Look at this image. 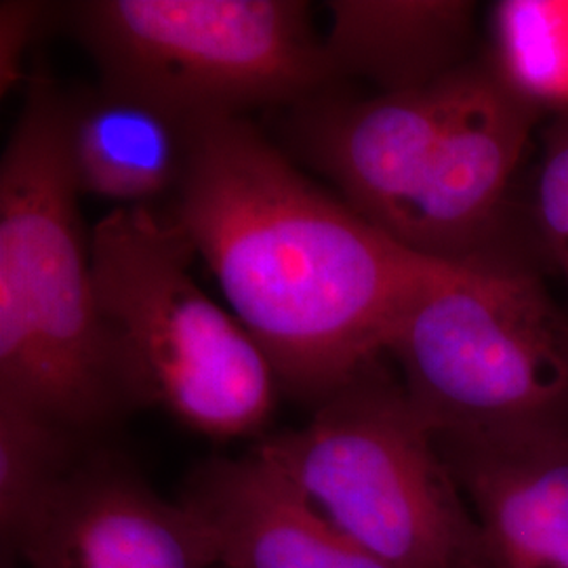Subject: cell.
Listing matches in <instances>:
<instances>
[{
  "label": "cell",
  "instance_id": "8992f818",
  "mask_svg": "<svg viewBox=\"0 0 568 568\" xmlns=\"http://www.w3.org/2000/svg\"><path fill=\"white\" fill-rule=\"evenodd\" d=\"M70 13L102 81L187 119L297 105L335 81L300 0H89Z\"/></svg>",
  "mask_w": 568,
  "mask_h": 568
},
{
  "label": "cell",
  "instance_id": "277c9868",
  "mask_svg": "<svg viewBox=\"0 0 568 568\" xmlns=\"http://www.w3.org/2000/svg\"><path fill=\"white\" fill-rule=\"evenodd\" d=\"M253 450L394 568H490L432 429L377 363L316 406L304 427L265 436Z\"/></svg>",
  "mask_w": 568,
  "mask_h": 568
},
{
  "label": "cell",
  "instance_id": "9a60e30c",
  "mask_svg": "<svg viewBox=\"0 0 568 568\" xmlns=\"http://www.w3.org/2000/svg\"><path fill=\"white\" fill-rule=\"evenodd\" d=\"M490 34V70L514 95L537 110H568V2H497Z\"/></svg>",
  "mask_w": 568,
  "mask_h": 568
},
{
  "label": "cell",
  "instance_id": "7c38bea8",
  "mask_svg": "<svg viewBox=\"0 0 568 568\" xmlns=\"http://www.w3.org/2000/svg\"><path fill=\"white\" fill-rule=\"evenodd\" d=\"M61 138L74 185L108 203L148 206L175 194L190 154L192 122L173 108L102 81L61 93Z\"/></svg>",
  "mask_w": 568,
  "mask_h": 568
},
{
  "label": "cell",
  "instance_id": "52a82bcc",
  "mask_svg": "<svg viewBox=\"0 0 568 568\" xmlns=\"http://www.w3.org/2000/svg\"><path fill=\"white\" fill-rule=\"evenodd\" d=\"M476 65L419 89L366 100L323 91L291 105L288 140L342 201L400 241L438 143L466 100Z\"/></svg>",
  "mask_w": 568,
  "mask_h": 568
},
{
  "label": "cell",
  "instance_id": "5bb4252c",
  "mask_svg": "<svg viewBox=\"0 0 568 568\" xmlns=\"http://www.w3.org/2000/svg\"><path fill=\"white\" fill-rule=\"evenodd\" d=\"M82 445L41 413L0 398V537L9 554L79 466Z\"/></svg>",
  "mask_w": 568,
  "mask_h": 568
},
{
  "label": "cell",
  "instance_id": "e0dca14e",
  "mask_svg": "<svg viewBox=\"0 0 568 568\" xmlns=\"http://www.w3.org/2000/svg\"><path fill=\"white\" fill-rule=\"evenodd\" d=\"M47 16L42 2L9 0L0 4V91L9 93L26 81V55Z\"/></svg>",
  "mask_w": 568,
  "mask_h": 568
},
{
  "label": "cell",
  "instance_id": "9c48e42d",
  "mask_svg": "<svg viewBox=\"0 0 568 568\" xmlns=\"http://www.w3.org/2000/svg\"><path fill=\"white\" fill-rule=\"evenodd\" d=\"M535 114L537 108L514 95L490 68L476 65L466 100L408 211L400 243L445 262L485 255Z\"/></svg>",
  "mask_w": 568,
  "mask_h": 568
},
{
  "label": "cell",
  "instance_id": "4fadbf2b",
  "mask_svg": "<svg viewBox=\"0 0 568 568\" xmlns=\"http://www.w3.org/2000/svg\"><path fill=\"white\" fill-rule=\"evenodd\" d=\"M326 60L335 79L361 77L382 93L443 81L464 68L474 4L462 0H331Z\"/></svg>",
  "mask_w": 568,
  "mask_h": 568
},
{
  "label": "cell",
  "instance_id": "2e32d148",
  "mask_svg": "<svg viewBox=\"0 0 568 568\" xmlns=\"http://www.w3.org/2000/svg\"><path fill=\"white\" fill-rule=\"evenodd\" d=\"M537 222L554 264L568 283V119L551 129L546 142L537 183Z\"/></svg>",
  "mask_w": 568,
  "mask_h": 568
},
{
  "label": "cell",
  "instance_id": "7a4b0ae2",
  "mask_svg": "<svg viewBox=\"0 0 568 568\" xmlns=\"http://www.w3.org/2000/svg\"><path fill=\"white\" fill-rule=\"evenodd\" d=\"M60 108L30 79L0 161V398L87 443L140 406L98 304Z\"/></svg>",
  "mask_w": 568,
  "mask_h": 568
},
{
  "label": "cell",
  "instance_id": "6da1fadb",
  "mask_svg": "<svg viewBox=\"0 0 568 568\" xmlns=\"http://www.w3.org/2000/svg\"><path fill=\"white\" fill-rule=\"evenodd\" d=\"M166 220L213 272L281 389L314 408L379 361L445 262L307 180L244 116L194 119Z\"/></svg>",
  "mask_w": 568,
  "mask_h": 568
},
{
  "label": "cell",
  "instance_id": "8fae6325",
  "mask_svg": "<svg viewBox=\"0 0 568 568\" xmlns=\"http://www.w3.org/2000/svg\"><path fill=\"white\" fill-rule=\"evenodd\" d=\"M434 438L490 568H568V432Z\"/></svg>",
  "mask_w": 568,
  "mask_h": 568
},
{
  "label": "cell",
  "instance_id": "3957f363",
  "mask_svg": "<svg viewBox=\"0 0 568 568\" xmlns=\"http://www.w3.org/2000/svg\"><path fill=\"white\" fill-rule=\"evenodd\" d=\"M103 323L138 406L215 440L262 434L281 384L239 318L192 276V244L148 206L114 209L91 234Z\"/></svg>",
  "mask_w": 568,
  "mask_h": 568
},
{
  "label": "cell",
  "instance_id": "ba28073f",
  "mask_svg": "<svg viewBox=\"0 0 568 568\" xmlns=\"http://www.w3.org/2000/svg\"><path fill=\"white\" fill-rule=\"evenodd\" d=\"M28 568H215L203 530L108 453H89L13 551Z\"/></svg>",
  "mask_w": 568,
  "mask_h": 568
},
{
  "label": "cell",
  "instance_id": "5b68a950",
  "mask_svg": "<svg viewBox=\"0 0 568 568\" xmlns=\"http://www.w3.org/2000/svg\"><path fill=\"white\" fill-rule=\"evenodd\" d=\"M387 354L434 436L568 432V318L527 272L443 262Z\"/></svg>",
  "mask_w": 568,
  "mask_h": 568
},
{
  "label": "cell",
  "instance_id": "30bf717a",
  "mask_svg": "<svg viewBox=\"0 0 568 568\" xmlns=\"http://www.w3.org/2000/svg\"><path fill=\"white\" fill-rule=\"evenodd\" d=\"M180 504L222 568H394L312 508L251 450L194 469Z\"/></svg>",
  "mask_w": 568,
  "mask_h": 568
}]
</instances>
